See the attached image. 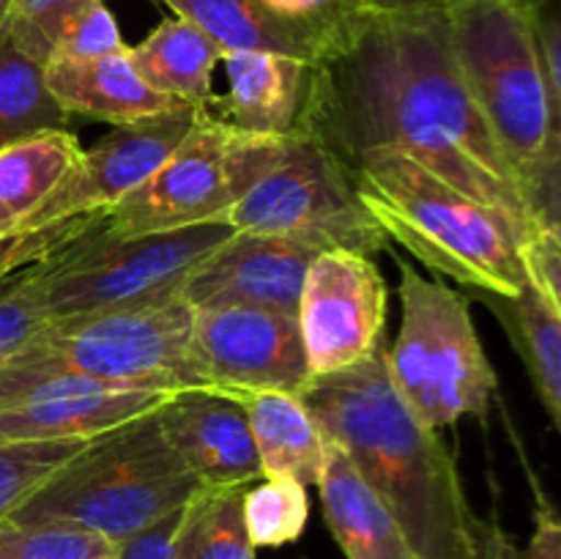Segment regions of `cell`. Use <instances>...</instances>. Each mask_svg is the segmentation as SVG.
I'll return each mask as SVG.
<instances>
[{"instance_id": "e575fe53", "label": "cell", "mask_w": 561, "mask_h": 559, "mask_svg": "<svg viewBox=\"0 0 561 559\" xmlns=\"http://www.w3.org/2000/svg\"><path fill=\"white\" fill-rule=\"evenodd\" d=\"M535 38L537 60H540L542 80H546L551 104L561 110V14L559 0H546L526 11Z\"/></svg>"}, {"instance_id": "f1b7e54d", "label": "cell", "mask_w": 561, "mask_h": 559, "mask_svg": "<svg viewBox=\"0 0 561 559\" xmlns=\"http://www.w3.org/2000/svg\"><path fill=\"white\" fill-rule=\"evenodd\" d=\"M91 438H53V442L0 444V521L36 491L58 466L80 453Z\"/></svg>"}, {"instance_id": "b9f144b4", "label": "cell", "mask_w": 561, "mask_h": 559, "mask_svg": "<svg viewBox=\"0 0 561 559\" xmlns=\"http://www.w3.org/2000/svg\"><path fill=\"white\" fill-rule=\"evenodd\" d=\"M0 3H3V0H0Z\"/></svg>"}, {"instance_id": "d4e9b609", "label": "cell", "mask_w": 561, "mask_h": 559, "mask_svg": "<svg viewBox=\"0 0 561 559\" xmlns=\"http://www.w3.org/2000/svg\"><path fill=\"white\" fill-rule=\"evenodd\" d=\"M66 121L69 113L49 91L44 64L20 49L0 22V148L64 129Z\"/></svg>"}, {"instance_id": "5bb4252c", "label": "cell", "mask_w": 561, "mask_h": 559, "mask_svg": "<svg viewBox=\"0 0 561 559\" xmlns=\"http://www.w3.org/2000/svg\"><path fill=\"white\" fill-rule=\"evenodd\" d=\"M197 113L201 107L195 104H179L168 113L115 126L91 151L80 153L69 175L20 230L47 228L77 214L107 212L168 162L195 126Z\"/></svg>"}, {"instance_id": "f546056e", "label": "cell", "mask_w": 561, "mask_h": 559, "mask_svg": "<svg viewBox=\"0 0 561 559\" xmlns=\"http://www.w3.org/2000/svg\"><path fill=\"white\" fill-rule=\"evenodd\" d=\"M104 0H5L3 25L20 49L47 66L66 27Z\"/></svg>"}, {"instance_id": "836d02e7", "label": "cell", "mask_w": 561, "mask_h": 559, "mask_svg": "<svg viewBox=\"0 0 561 559\" xmlns=\"http://www.w3.org/2000/svg\"><path fill=\"white\" fill-rule=\"evenodd\" d=\"M520 263L531 288L561 307V230L535 228L520 241Z\"/></svg>"}, {"instance_id": "44dd1931", "label": "cell", "mask_w": 561, "mask_h": 559, "mask_svg": "<svg viewBox=\"0 0 561 559\" xmlns=\"http://www.w3.org/2000/svg\"><path fill=\"white\" fill-rule=\"evenodd\" d=\"M129 60L148 88L175 102L206 107L211 102V75L222 64V47L184 16L159 22L137 47H129Z\"/></svg>"}, {"instance_id": "8d00e7d4", "label": "cell", "mask_w": 561, "mask_h": 559, "mask_svg": "<svg viewBox=\"0 0 561 559\" xmlns=\"http://www.w3.org/2000/svg\"><path fill=\"white\" fill-rule=\"evenodd\" d=\"M181 513H184V507L173 510L146 529L115 543V559H179L175 535H179Z\"/></svg>"}, {"instance_id": "484cf974", "label": "cell", "mask_w": 561, "mask_h": 559, "mask_svg": "<svg viewBox=\"0 0 561 559\" xmlns=\"http://www.w3.org/2000/svg\"><path fill=\"white\" fill-rule=\"evenodd\" d=\"M250 486H203L181 513L179 559H257L244 526V493Z\"/></svg>"}, {"instance_id": "30bf717a", "label": "cell", "mask_w": 561, "mask_h": 559, "mask_svg": "<svg viewBox=\"0 0 561 559\" xmlns=\"http://www.w3.org/2000/svg\"><path fill=\"white\" fill-rule=\"evenodd\" d=\"M225 223L241 233L277 236L316 252L373 258L389 250L381 225L362 206L345 164L321 142L288 135L285 153L261 175Z\"/></svg>"}, {"instance_id": "7402d4cb", "label": "cell", "mask_w": 561, "mask_h": 559, "mask_svg": "<svg viewBox=\"0 0 561 559\" xmlns=\"http://www.w3.org/2000/svg\"><path fill=\"white\" fill-rule=\"evenodd\" d=\"M82 148L66 129L42 132L0 148V239L16 233L69 175Z\"/></svg>"}, {"instance_id": "d6a6232c", "label": "cell", "mask_w": 561, "mask_h": 559, "mask_svg": "<svg viewBox=\"0 0 561 559\" xmlns=\"http://www.w3.org/2000/svg\"><path fill=\"white\" fill-rule=\"evenodd\" d=\"M121 49H126V44L121 38L118 25H115L113 14L104 9V3H99L66 27L64 36L55 42L49 60H93L121 53Z\"/></svg>"}, {"instance_id": "9a60e30c", "label": "cell", "mask_w": 561, "mask_h": 559, "mask_svg": "<svg viewBox=\"0 0 561 559\" xmlns=\"http://www.w3.org/2000/svg\"><path fill=\"white\" fill-rule=\"evenodd\" d=\"M316 255L296 241L236 230L192 269L181 285V299L192 307H257L296 316Z\"/></svg>"}, {"instance_id": "8992f818", "label": "cell", "mask_w": 561, "mask_h": 559, "mask_svg": "<svg viewBox=\"0 0 561 559\" xmlns=\"http://www.w3.org/2000/svg\"><path fill=\"white\" fill-rule=\"evenodd\" d=\"M400 272L398 340L383 351L389 381L420 422L433 431L463 417L485 420L496 373L482 351L469 299L442 280H425L394 255Z\"/></svg>"}, {"instance_id": "e0dca14e", "label": "cell", "mask_w": 561, "mask_h": 559, "mask_svg": "<svg viewBox=\"0 0 561 559\" xmlns=\"http://www.w3.org/2000/svg\"><path fill=\"white\" fill-rule=\"evenodd\" d=\"M228 93L206 104L214 118L250 135L288 137L299 121L307 64L274 53H222Z\"/></svg>"}, {"instance_id": "7bdbcfd3", "label": "cell", "mask_w": 561, "mask_h": 559, "mask_svg": "<svg viewBox=\"0 0 561 559\" xmlns=\"http://www.w3.org/2000/svg\"><path fill=\"white\" fill-rule=\"evenodd\" d=\"M113 559H115V557H113Z\"/></svg>"}, {"instance_id": "ffe728a7", "label": "cell", "mask_w": 561, "mask_h": 559, "mask_svg": "<svg viewBox=\"0 0 561 559\" xmlns=\"http://www.w3.org/2000/svg\"><path fill=\"white\" fill-rule=\"evenodd\" d=\"M233 400L250 422L263 477H294L301 486H316L327 458V436L299 395L244 392Z\"/></svg>"}, {"instance_id": "d590c367", "label": "cell", "mask_w": 561, "mask_h": 559, "mask_svg": "<svg viewBox=\"0 0 561 559\" xmlns=\"http://www.w3.org/2000/svg\"><path fill=\"white\" fill-rule=\"evenodd\" d=\"M531 482V493H535V529H531L529 543L524 551H518L515 559H561V521L557 504L551 502L546 491H542L540 480L535 471L526 466Z\"/></svg>"}, {"instance_id": "ac0fdd59", "label": "cell", "mask_w": 561, "mask_h": 559, "mask_svg": "<svg viewBox=\"0 0 561 559\" xmlns=\"http://www.w3.org/2000/svg\"><path fill=\"white\" fill-rule=\"evenodd\" d=\"M44 75L66 113H80L113 126L151 118L184 104L142 82L129 60V47L93 60H47Z\"/></svg>"}, {"instance_id": "8fae6325", "label": "cell", "mask_w": 561, "mask_h": 559, "mask_svg": "<svg viewBox=\"0 0 561 559\" xmlns=\"http://www.w3.org/2000/svg\"><path fill=\"white\" fill-rule=\"evenodd\" d=\"M190 360L201 389L299 395L310 381L299 321L257 307H192Z\"/></svg>"}, {"instance_id": "4fadbf2b", "label": "cell", "mask_w": 561, "mask_h": 559, "mask_svg": "<svg viewBox=\"0 0 561 559\" xmlns=\"http://www.w3.org/2000/svg\"><path fill=\"white\" fill-rule=\"evenodd\" d=\"M387 280L373 258L318 252L296 312L310 376L348 370L376 354L387 327Z\"/></svg>"}, {"instance_id": "6da1fadb", "label": "cell", "mask_w": 561, "mask_h": 559, "mask_svg": "<svg viewBox=\"0 0 561 559\" xmlns=\"http://www.w3.org/2000/svg\"><path fill=\"white\" fill-rule=\"evenodd\" d=\"M294 135L343 164L378 148L400 151L507 214L524 239L540 228L455 64L444 5L367 9L343 47L307 66Z\"/></svg>"}, {"instance_id": "cb8c5ba5", "label": "cell", "mask_w": 561, "mask_h": 559, "mask_svg": "<svg viewBox=\"0 0 561 559\" xmlns=\"http://www.w3.org/2000/svg\"><path fill=\"white\" fill-rule=\"evenodd\" d=\"M179 16L201 27L222 47V53H274L316 64V44L285 25L263 5V0H164Z\"/></svg>"}, {"instance_id": "83f0119b", "label": "cell", "mask_w": 561, "mask_h": 559, "mask_svg": "<svg viewBox=\"0 0 561 559\" xmlns=\"http://www.w3.org/2000/svg\"><path fill=\"white\" fill-rule=\"evenodd\" d=\"M115 543L66 521H0V559H113Z\"/></svg>"}, {"instance_id": "f35d334b", "label": "cell", "mask_w": 561, "mask_h": 559, "mask_svg": "<svg viewBox=\"0 0 561 559\" xmlns=\"http://www.w3.org/2000/svg\"><path fill=\"white\" fill-rule=\"evenodd\" d=\"M365 3L378 11H409V9H433V5H444V0H365Z\"/></svg>"}, {"instance_id": "ba28073f", "label": "cell", "mask_w": 561, "mask_h": 559, "mask_svg": "<svg viewBox=\"0 0 561 559\" xmlns=\"http://www.w3.org/2000/svg\"><path fill=\"white\" fill-rule=\"evenodd\" d=\"M192 305L179 296L151 305L47 321L9 365L153 389H201L190 360Z\"/></svg>"}, {"instance_id": "74e56055", "label": "cell", "mask_w": 561, "mask_h": 559, "mask_svg": "<svg viewBox=\"0 0 561 559\" xmlns=\"http://www.w3.org/2000/svg\"><path fill=\"white\" fill-rule=\"evenodd\" d=\"M518 546L496 515H474L469 529V548L460 559H515Z\"/></svg>"}, {"instance_id": "7a4b0ae2", "label": "cell", "mask_w": 561, "mask_h": 559, "mask_svg": "<svg viewBox=\"0 0 561 559\" xmlns=\"http://www.w3.org/2000/svg\"><path fill=\"white\" fill-rule=\"evenodd\" d=\"M299 400L420 557H463L474 510L466 502L458 464L438 431L416 420L394 392L383 349L348 370L312 376Z\"/></svg>"}, {"instance_id": "5b68a950", "label": "cell", "mask_w": 561, "mask_h": 559, "mask_svg": "<svg viewBox=\"0 0 561 559\" xmlns=\"http://www.w3.org/2000/svg\"><path fill=\"white\" fill-rule=\"evenodd\" d=\"M201 488L162 436L153 409L93 436L9 518L66 521L121 543L184 507Z\"/></svg>"}, {"instance_id": "4316f807", "label": "cell", "mask_w": 561, "mask_h": 559, "mask_svg": "<svg viewBox=\"0 0 561 559\" xmlns=\"http://www.w3.org/2000/svg\"><path fill=\"white\" fill-rule=\"evenodd\" d=\"M244 526L255 548H279L305 535L310 502L307 486L294 477H263L244 493Z\"/></svg>"}, {"instance_id": "603a6c76", "label": "cell", "mask_w": 561, "mask_h": 559, "mask_svg": "<svg viewBox=\"0 0 561 559\" xmlns=\"http://www.w3.org/2000/svg\"><path fill=\"white\" fill-rule=\"evenodd\" d=\"M513 340L529 370L542 409L561 427V307L526 283L518 296L477 290Z\"/></svg>"}, {"instance_id": "60d3db41", "label": "cell", "mask_w": 561, "mask_h": 559, "mask_svg": "<svg viewBox=\"0 0 561 559\" xmlns=\"http://www.w3.org/2000/svg\"><path fill=\"white\" fill-rule=\"evenodd\" d=\"M3 11H5V0H3V3H0V22H3Z\"/></svg>"}, {"instance_id": "ab89813d", "label": "cell", "mask_w": 561, "mask_h": 559, "mask_svg": "<svg viewBox=\"0 0 561 559\" xmlns=\"http://www.w3.org/2000/svg\"><path fill=\"white\" fill-rule=\"evenodd\" d=\"M507 3H513L515 9H520V11H529V9H535V5L546 3V0H507Z\"/></svg>"}, {"instance_id": "2e32d148", "label": "cell", "mask_w": 561, "mask_h": 559, "mask_svg": "<svg viewBox=\"0 0 561 559\" xmlns=\"http://www.w3.org/2000/svg\"><path fill=\"white\" fill-rule=\"evenodd\" d=\"M159 427L203 486H252L261 460L244 409L211 389H179L157 409Z\"/></svg>"}, {"instance_id": "4dcf8cb0", "label": "cell", "mask_w": 561, "mask_h": 559, "mask_svg": "<svg viewBox=\"0 0 561 559\" xmlns=\"http://www.w3.org/2000/svg\"><path fill=\"white\" fill-rule=\"evenodd\" d=\"M263 5L285 25L310 38L318 49V60L343 47L359 16L370 9L365 0H263Z\"/></svg>"}, {"instance_id": "9c48e42d", "label": "cell", "mask_w": 561, "mask_h": 559, "mask_svg": "<svg viewBox=\"0 0 561 559\" xmlns=\"http://www.w3.org/2000/svg\"><path fill=\"white\" fill-rule=\"evenodd\" d=\"M288 137L250 135L206 107L168 162L135 192L110 206L102 236H142L225 223L244 192L285 153Z\"/></svg>"}, {"instance_id": "7c38bea8", "label": "cell", "mask_w": 561, "mask_h": 559, "mask_svg": "<svg viewBox=\"0 0 561 559\" xmlns=\"http://www.w3.org/2000/svg\"><path fill=\"white\" fill-rule=\"evenodd\" d=\"M170 395L0 362V444L93 438L159 409Z\"/></svg>"}, {"instance_id": "277c9868", "label": "cell", "mask_w": 561, "mask_h": 559, "mask_svg": "<svg viewBox=\"0 0 561 559\" xmlns=\"http://www.w3.org/2000/svg\"><path fill=\"white\" fill-rule=\"evenodd\" d=\"M345 170L387 239L425 266L485 294L518 296L526 288L524 233L507 214L455 190L400 151H365L345 162Z\"/></svg>"}, {"instance_id": "52a82bcc", "label": "cell", "mask_w": 561, "mask_h": 559, "mask_svg": "<svg viewBox=\"0 0 561 559\" xmlns=\"http://www.w3.org/2000/svg\"><path fill=\"white\" fill-rule=\"evenodd\" d=\"M236 233L230 223L142 236H102V223L38 263L44 323L121 307L151 305L181 294L197 263Z\"/></svg>"}, {"instance_id": "3957f363", "label": "cell", "mask_w": 561, "mask_h": 559, "mask_svg": "<svg viewBox=\"0 0 561 559\" xmlns=\"http://www.w3.org/2000/svg\"><path fill=\"white\" fill-rule=\"evenodd\" d=\"M455 64L524 186L540 228H559L561 110L551 104L529 16L507 0H444Z\"/></svg>"}, {"instance_id": "d6986e66", "label": "cell", "mask_w": 561, "mask_h": 559, "mask_svg": "<svg viewBox=\"0 0 561 559\" xmlns=\"http://www.w3.org/2000/svg\"><path fill=\"white\" fill-rule=\"evenodd\" d=\"M323 515L337 546L348 559H425L414 551L394 515L365 486L351 460L327 438L321 477Z\"/></svg>"}, {"instance_id": "1f68e13d", "label": "cell", "mask_w": 561, "mask_h": 559, "mask_svg": "<svg viewBox=\"0 0 561 559\" xmlns=\"http://www.w3.org/2000/svg\"><path fill=\"white\" fill-rule=\"evenodd\" d=\"M42 327L38 263H33L0 283V362L16 354Z\"/></svg>"}]
</instances>
